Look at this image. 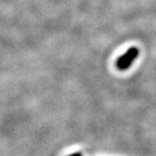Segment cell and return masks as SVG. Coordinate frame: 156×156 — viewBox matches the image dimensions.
Segmentation results:
<instances>
[{"label":"cell","mask_w":156,"mask_h":156,"mask_svg":"<svg viewBox=\"0 0 156 156\" xmlns=\"http://www.w3.org/2000/svg\"><path fill=\"white\" fill-rule=\"evenodd\" d=\"M72 156H81V154L80 153H76V154H73Z\"/></svg>","instance_id":"obj_2"},{"label":"cell","mask_w":156,"mask_h":156,"mask_svg":"<svg viewBox=\"0 0 156 156\" xmlns=\"http://www.w3.org/2000/svg\"><path fill=\"white\" fill-rule=\"evenodd\" d=\"M138 55H139V50L136 47L129 48L125 52V54H122V56H119V58H117L116 61L117 68L120 69V71H126L127 68L133 63V61L136 60V58Z\"/></svg>","instance_id":"obj_1"}]
</instances>
